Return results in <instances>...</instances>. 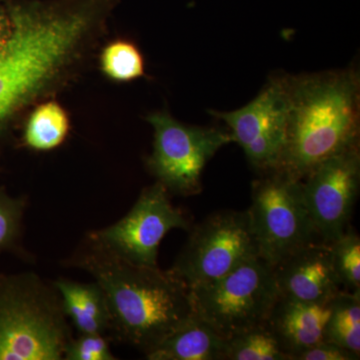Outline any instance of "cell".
<instances>
[{"label": "cell", "mask_w": 360, "mask_h": 360, "mask_svg": "<svg viewBox=\"0 0 360 360\" xmlns=\"http://www.w3.org/2000/svg\"><path fill=\"white\" fill-rule=\"evenodd\" d=\"M336 274L343 291L360 292V238L352 229L330 243Z\"/></svg>", "instance_id": "obj_19"}, {"label": "cell", "mask_w": 360, "mask_h": 360, "mask_svg": "<svg viewBox=\"0 0 360 360\" xmlns=\"http://www.w3.org/2000/svg\"><path fill=\"white\" fill-rule=\"evenodd\" d=\"M68 321L79 335H106L111 329L110 307L98 283L58 278L53 281Z\"/></svg>", "instance_id": "obj_13"}, {"label": "cell", "mask_w": 360, "mask_h": 360, "mask_svg": "<svg viewBox=\"0 0 360 360\" xmlns=\"http://www.w3.org/2000/svg\"><path fill=\"white\" fill-rule=\"evenodd\" d=\"M226 123L233 142L258 174L278 169L286 143L288 92L285 75L271 78L259 94L233 111L210 110Z\"/></svg>", "instance_id": "obj_9"}, {"label": "cell", "mask_w": 360, "mask_h": 360, "mask_svg": "<svg viewBox=\"0 0 360 360\" xmlns=\"http://www.w3.org/2000/svg\"><path fill=\"white\" fill-rule=\"evenodd\" d=\"M66 360H115L110 341L103 335H79L72 338L66 347Z\"/></svg>", "instance_id": "obj_21"}, {"label": "cell", "mask_w": 360, "mask_h": 360, "mask_svg": "<svg viewBox=\"0 0 360 360\" xmlns=\"http://www.w3.org/2000/svg\"><path fill=\"white\" fill-rule=\"evenodd\" d=\"M333 298L321 302H300L281 296L278 298L266 323L290 360L324 340Z\"/></svg>", "instance_id": "obj_12"}, {"label": "cell", "mask_w": 360, "mask_h": 360, "mask_svg": "<svg viewBox=\"0 0 360 360\" xmlns=\"http://www.w3.org/2000/svg\"><path fill=\"white\" fill-rule=\"evenodd\" d=\"M226 360H290L269 324L227 340Z\"/></svg>", "instance_id": "obj_17"}, {"label": "cell", "mask_w": 360, "mask_h": 360, "mask_svg": "<svg viewBox=\"0 0 360 360\" xmlns=\"http://www.w3.org/2000/svg\"><path fill=\"white\" fill-rule=\"evenodd\" d=\"M70 127V118L60 104L54 101H44L28 117L23 141L33 150H52L65 142Z\"/></svg>", "instance_id": "obj_15"}, {"label": "cell", "mask_w": 360, "mask_h": 360, "mask_svg": "<svg viewBox=\"0 0 360 360\" xmlns=\"http://www.w3.org/2000/svg\"><path fill=\"white\" fill-rule=\"evenodd\" d=\"M360 354L328 341H321L295 355L293 360H359Z\"/></svg>", "instance_id": "obj_22"}, {"label": "cell", "mask_w": 360, "mask_h": 360, "mask_svg": "<svg viewBox=\"0 0 360 360\" xmlns=\"http://www.w3.org/2000/svg\"><path fill=\"white\" fill-rule=\"evenodd\" d=\"M324 340L360 354V292L340 291L333 298Z\"/></svg>", "instance_id": "obj_16"}, {"label": "cell", "mask_w": 360, "mask_h": 360, "mask_svg": "<svg viewBox=\"0 0 360 360\" xmlns=\"http://www.w3.org/2000/svg\"><path fill=\"white\" fill-rule=\"evenodd\" d=\"M259 257L248 210H220L189 229L170 272L189 288L221 278Z\"/></svg>", "instance_id": "obj_7"}, {"label": "cell", "mask_w": 360, "mask_h": 360, "mask_svg": "<svg viewBox=\"0 0 360 360\" xmlns=\"http://www.w3.org/2000/svg\"><path fill=\"white\" fill-rule=\"evenodd\" d=\"M68 264L103 288L111 333L146 356L195 315L191 288L169 270L131 264L89 238Z\"/></svg>", "instance_id": "obj_1"}, {"label": "cell", "mask_w": 360, "mask_h": 360, "mask_svg": "<svg viewBox=\"0 0 360 360\" xmlns=\"http://www.w3.org/2000/svg\"><path fill=\"white\" fill-rule=\"evenodd\" d=\"M153 127V150L146 161L149 172L169 194L198 195L202 172L217 151L233 142L229 129L187 125L167 111L146 116Z\"/></svg>", "instance_id": "obj_6"}, {"label": "cell", "mask_w": 360, "mask_h": 360, "mask_svg": "<svg viewBox=\"0 0 360 360\" xmlns=\"http://www.w3.org/2000/svg\"><path fill=\"white\" fill-rule=\"evenodd\" d=\"M246 210L259 257L271 266L302 246L322 243L305 203L302 180L283 172L259 174L252 182Z\"/></svg>", "instance_id": "obj_5"}, {"label": "cell", "mask_w": 360, "mask_h": 360, "mask_svg": "<svg viewBox=\"0 0 360 360\" xmlns=\"http://www.w3.org/2000/svg\"><path fill=\"white\" fill-rule=\"evenodd\" d=\"M191 290L195 314L225 340L266 323L281 297L271 265L260 257Z\"/></svg>", "instance_id": "obj_4"}, {"label": "cell", "mask_w": 360, "mask_h": 360, "mask_svg": "<svg viewBox=\"0 0 360 360\" xmlns=\"http://www.w3.org/2000/svg\"><path fill=\"white\" fill-rule=\"evenodd\" d=\"M26 200L0 189V253L18 248L22 231Z\"/></svg>", "instance_id": "obj_20"}, {"label": "cell", "mask_w": 360, "mask_h": 360, "mask_svg": "<svg viewBox=\"0 0 360 360\" xmlns=\"http://www.w3.org/2000/svg\"><path fill=\"white\" fill-rule=\"evenodd\" d=\"M72 338L53 283L34 272L0 274V360H61Z\"/></svg>", "instance_id": "obj_3"}, {"label": "cell", "mask_w": 360, "mask_h": 360, "mask_svg": "<svg viewBox=\"0 0 360 360\" xmlns=\"http://www.w3.org/2000/svg\"><path fill=\"white\" fill-rule=\"evenodd\" d=\"M271 267L281 297L321 302L343 291L328 243L302 246Z\"/></svg>", "instance_id": "obj_11"}, {"label": "cell", "mask_w": 360, "mask_h": 360, "mask_svg": "<svg viewBox=\"0 0 360 360\" xmlns=\"http://www.w3.org/2000/svg\"><path fill=\"white\" fill-rule=\"evenodd\" d=\"M285 77L288 132L277 170L302 180L322 161L359 146V73L347 68Z\"/></svg>", "instance_id": "obj_2"}, {"label": "cell", "mask_w": 360, "mask_h": 360, "mask_svg": "<svg viewBox=\"0 0 360 360\" xmlns=\"http://www.w3.org/2000/svg\"><path fill=\"white\" fill-rule=\"evenodd\" d=\"M227 340L194 315L146 355L149 360H226Z\"/></svg>", "instance_id": "obj_14"}, {"label": "cell", "mask_w": 360, "mask_h": 360, "mask_svg": "<svg viewBox=\"0 0 360 360\" xmlns=\"http://www.w3.org/2000/svg\"><path fill=\"white\" fill-rule=\"evenodd\" d=\"M189 229L186 215L172 205L167 188L156 181L142 191L124 217L90 231L86 238L131 264L155 267L158 266V248L168 232Z\"/></svg>", "instance_id": "obj_8"}, {"label": "cell", "mask_w": 360, "mask_h": 360, "mask_svg": "<svg viewBox=\"0 0 360 360\" xmlns=\"http://www.w3.org/2000/svg\"><path fill=\"white\" fill-rule=\"evenodd\" d=\"M303 196L322 243L340 238L354 214L360 188L359 146L331 156L302 180Z\"/></svg>", "instance_id": "obj_10"}, {"label": "cell", "mask_w": 360, "mask_h": 360, "mask_svg": "<svg viewBox=\"0 0 360 360\" xmlns=\"http://www.w3.org/2000/svg\"><path fill=\"white\" fill-rule=\"evenodd\" d=\"M101 65L104 75L116 82H131L146 73L141 51L124 40L111 42L104 47Z\"/></svg>", "instance_id": "obj_18"}, {"label": "cell", "mask_w": 360, "mask_h": 360, "mask_svg": "<svg viewBox=\"0 0 360 360\" xmlns=\"http://www.w3.org/2000/svg\"><path fill=\"white\" fill-rule=\"evenodd\" d=\"M11 33H13V22H11V16L7 11L0 9V51L8 42Z\"/></svg>", "instance_id": "obj_23"}]
</instances>
